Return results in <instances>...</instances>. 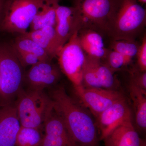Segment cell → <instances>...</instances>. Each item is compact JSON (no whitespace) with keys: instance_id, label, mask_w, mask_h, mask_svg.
<instances>
[{"instance_id":"obj_26","label":"cell","mask_w":146,"mask_h":146,"mask_svg":"<svg viewBox=\"0 0 146 146\" xmlns=\"http://www.w3.org/2000/svg\"><path fill=\"white\" fill-rule=\"evenodd\" d=\"M138 69L142 72H146V36L144 35L136 55Z\"/></svg>"},{"instance_id":"obj_22","label":"cell","mask_w":146,"mask_h":146,"mask_svg":"<svg viewBox=\"0 0 146 146\" xmlns=\"http://www.w3.org/2000/svg\"><path fill=\"white\" fill-rule=\"evenodd\" d=\"M115 73L105 63L100 60L98 66V74L102 89L119 91V82Z\"/></svg>"},{"instance_id":"obj_2","label":"cell","mask_w":146,"mask_h":146,"mask_svg":"<svg viewBox=\"0 0 146 146\" xmlns=\"http://www.w3.org/2000/svg\"><path fill=\"white\" fill-rule=\"evenodd\" d=\"M146 23V9L137 0H116L108 35L112 39L135 40Z\"/></svg>"},{"instance_id":"obj_17","label":"cell","mask_w":146,"mask_h":146,"mask_svg":"<svg viewBox=\"0 0 146 146\" xmlns=\"http://www.w3.org/2000/svg\"><path fill=\"white\" fill-rule=\"evenodd\" d=\"M21 35L31 39L42 47L51 59L56 57L58 52L55 27H45L40 29L30 31Z\"/></svg>"},{"instance_id":"obj_10","label":"cell","mask_w":146,"mask_h":146,"mask_svg":"<svg viewBox=\"0 0 146 146\" xmlns=\"http://www.w3.org/2000/svg\"><path fill=\"white\" fill-rule=\"evenodd\" d=\"M43 131L44 134L39 146H76L53 106L46 115Z\"/></svg>"},{"instance_id":"obj_24","label":"cell","mask_w":146,"mask_h":146,"mask_svg":"<svg viewBox=\"0 0 146 146\" xmlns=\"http://www.w3.org/2000/svg\"><path fill=\"white\" fill-rule=\"evenodd\" d=\"M104 60V63L114 73L122 70L131 62L121 54L111 49H109Z\"/></svg>"},{"instance_id":"obj_12","label":"cell","mask_w":146,"mask_h":146,"mask_svg":"<svg viewBox=\"0 0 146 146\" xmlns=\"http://www.w3.org/2000/svg\"><path fill=\"white\" fill-rule=\"evenodd\" d=\"M81 29V20L76 8L58 4L56 9L55 26L58 52L73 34Z\"/></svg>"},{"instance_id":"obj_8","label":"cell","mask_w":146,"mask_h":146,"mask_svg":"<svg viewBox=\"0 0 146 146\" xmlns=\"http://www.w3.org/2000/svg\"><path fill=\"white\" fill-rule=\"evenodd\" d=\"M78 101L90 111L95 118L116 102L125 97L119 91L102 88L74 89Z\"/></svg>"},{"instance_id":"obj_30","label":"cell","mask_w":146,"mask_h":146,"mask_svg":"<svg viewBox=\"0 0 146 146\" xmlns=\"http://www.w3.org/2000/svg\"><path fill=\"white\" fill-rule=\"evenodd\" d=\"M0 88H1V78H0Z\"/></svg>"},{"instance_id":"obj_21","label":"cell","mask_w":146,"mask_h":146,"mask_svg":"<svg viewBox=\"0 0 146 146\" xmlns=\"http://www.w3.org/2000/svg\"><path fill=\"white\" fill-rule=\"evenodd\" d=\"M42 132L39 129L21 126L16 138V146H39L43 137Z\"/></svg>"},{"instance_id":"obj_5","label":"cell","mask_w":146,"mask_h":146,"mask_svg":"<svg viewBox=\"0 0 146 146\" xmlns=\"http://www.w3.org/2000/svg\"><path fill=\"white\" fill-rule=\"evenodd\" d=\"M45 0H6L0 30L25 33Z\"/></svg>"},{"instance_id":"obj_13","label":"cell","mask_w":146,"mask_h":146,"mask_svg":"<svg viewBox=\"0 0 146 146\" xmlns=\"http://www.w3.org/2000/svg\"><path fill=\"white\" fill-rule=\"evenodd\" d=\"M21 126L16 101L0 104V146H16Z\"/></svg>"},{"instance_id":"obj_16","label":"cell","mask_w":146,"mask_h":146,"mask_svg":"<svg viewBox=\"0 0 146 146\" xmlns=\"http://www.w3.org/2000/svg\"><path fill=\"white\" fill-rule=\"evenodd\" d=\"M128 91L132 103L135 115V128L139 135L145 133L146 130V91L129 81Z\"/></svg>"},{"instance_id":"obj_14","label":"cell","mask_w":146,"mask_h":146,"mask_svg":"<svg viewBox=\"0 0 146 146\" xmlns=\"http://www.w3.org/2000/svg\"><path fill=\"white\" fill-rule=\"evenodd\" d=\"M132 117L122 123L103 141L105 146H146L132 123Z\"/></svg>"},{"instance_id":"obj_23","label":"cell","mask_w":146,"mask_h":146,"mask_svg":"<svg viewBox=\"0 0 146 146\" xmlns=\"http://www.w3.org/2000/svg\"><path fill=\"white\" fill-rule=\"evenodd\" d=\"M139 46L135 40L123 39H112L111 44V49L119 53L131 61L136 56Z\"/></svg>"},{"instance_id":"obj_25","label":"cell","mask_w":146,"mask_h":146,"mask_svg":"<svg viewBox=\"0 0 146 146\" xmlns=\"http://www.w3.org/2000/svg\"><path fill=\"white\" fill-rule=\"evenodd\" d=\"M129 82L139 88L146 91V72L138 69L131 70Z\"/></svg>"},{"instance_id":"obj_11","label":"cell","mask_w":146,"mask_h":146,"mask_svg":"<svg viewBox=\"0 0 146 146\" xmlns=\"http://www.w3.org/2000/svg\"><path fill=\"white\" fill-rule=\"evenodd\" d=\"M132 117L125 97L116 102L96 118L100 140L102 141L118 126Z\"/></svg>"},{"instance_id":"obj_3","label":"cell","mask_w":146,"mask_h":146,"mask_svg":"<svg viewBox=\"0 0 146 146\" xmlns=\"http://www.w3.org/2000/svg\"><path fill=\"white\" fill-rule=\"evenodd\" d=\"M24 69L12 44L0 45V104L16 101L24 88Z\"/></svg>"},{"instance_id":"obj_9","label":"cell","mask_w":146,"mask_h":146,"mask_svg":"<svg viewBox=\"0 0 146 146\" xmlns=\"http://www.w3.org/2000/svg\"><path fill=\"white\" fill-rule=\"evenodd\" d=\"M62 72L52 60L41 61L25 73L24 89L44 91L58 84Z\"/></svg>"},{"instance_id":"obj_19","label":"cell","mask_w":146,"mask_h":146,"mask_svg":"<svg viewBox=\"0 0 146 146\" xmlns=\"http://www.w3.org/2000/svg\"><path fill=\"white\" fill-rule=\"evenodd\" d=\"M11 44L16 50L34 54L42 61L52 60L42 47L31 39L21 35L16 37Z\"/></svg>"},{"instance_id":"obj_7","label":"cell","mask_w":146,"mask_h":146,"mask_svg":"<svg viewBox=\"0 0 146 146\" xmlns=\"http://www.w3.org/2000/svg\"><path fill=\"white\" fill-rule=\"evenodd\" d=\"M76 32L58 53L59 67L72 84L74 89L82 86V74L86 55L79 41Z\"/></svg>"},{"instance_id":"obj_15","label":"cell","mask_w":146,"mask_h":146,"mask_svg":"<svg viewBox=\"0 0 146 146\" xmlns=\"http://www.w3.org/2000/svg\"><path fill=\"white\" fill-rule=\"evenodd\" d=\"M78 35L86 55L102 61L105 59L109 49L105 46L102 34L91 29L84 28L78 31Z\"/></svg>"},{"instance_id":"obj_4","label":"cell","mask_w":146,"mask_h":146,"mask_svg":"<svg viewBox=\"0 0 146 146\" xmlns=\"http://www.w3.org/2000/svg\"><path fill=\"white\" fill-rule=\"evenodd\" d=\"M16 108L21 126L43 131L47 113L53 104L44 91L22 89L16 101Z\"/></svg>"},{"instance_id":"obj_6","label":"cell","mask_w":146,"mask_h":146,"mask_svg":"<svg viewBox=\"0 0 146 146\" xmlns=\"http://www.w3.org/2000/svg\"><path fill=\"white\" fill-rule=\"evenodd\" d=\"M116 0H74L78 11L81 29L108 34Z\"/></svg>"},{"instance_id":"obj_1","label":"cell","mask_w":146,"mask_h":146,"mask_svg":"<svg viewBox=\"0 0 146 146\" xmlns=\"http://www.w3.org/2000/svg\"><path fill=\"white\" fill-rule=\"evenodd\" d=\"M49 91L54 108L76 146H100L98 130L90 111L71 97L63 85L58 84Z\"/></svg>"},{"instance_id":"obj_28","label":"cell","mask_w":146,"mask_h":146,"mask_svg":"<svg viewBox=\"0 0 146 146\" xmlns=\"http://www.w3.org/2000/svg\"><path fill=\"white\" fill-rule=\"evenodd\" d=\"M5 2L6 0H0V25L2 20Z\"/></svg>"},{"instance_id":"obj_27","label":"cell","mask_w":146,"mask_h":146,"mask_svg":"<svg viewBox=\"0 0 146 146\" xmlns=\"http://www.w3.org/2000/svg\"><path fill=\"white\" fill-rule=\"evenodd\" d=\"M15 50L19 61L25 69L27 67H31L42 61L39 58L34 54L29 53L21 52Z\"/></svg>"},{"instance_id":"obj_20","label":"cell","mask_w":146,"mask_h":146,"mask_svg":"<svg viewBox=\"0 0 146 146\" xmlns=\"http://www.w3.org/2000/svg\"><path fill=\"white\" fill-rule=\"evenodd\" d=\"M100 60L86 55L82 80L84 88H102L98 74V66Z\"/></svg>"},{"instance_id":"obj_31","label":"cell","mask_w":146,"mask_h":146,"mask_svg":"<svg viewBox=\"0 0 146 146\" xmlns=\"http://www.w3.org/2000/svg\"></svg>"},{"instance_id":"obj_29","label":"cell","mask_w":146,"mask_h":146,"mask_svg":"<svg viewBox=\"0 0 146 146\" xmlns=\"http://www.w3.org/2000/svg\"><path fill=\"white\" fill-rule=\"evenodd\" d=\"M137 1L142 4H145L146 3V0H137Z\"/></svg>"},{"instance_id":"obj_18","label":"cell","mask_w":146,"mask_h":146,"mask_svg":"<svg viewBox=\"0 0 146 146\" xmlns=\"http://www.w3.org/2000/svg\"><path fill=\"white\" fill-rule=\"evenodd\" d=\"M59 0H45L31 24V31L40 29L48 26L55 27L56 9Z\"/></svg>"}]
</instances>
